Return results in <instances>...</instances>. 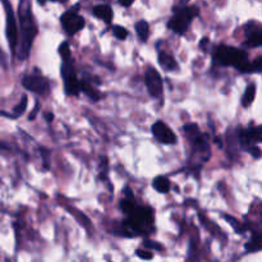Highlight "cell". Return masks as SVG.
<instances>
[{
	"label": "cell",
	"mask_w": 262,
	"mask_h": 262,
	"mask_svg": "<svg viewBox=\"0 0 262 262\" xmlns=\"http://www.w3.org/2000/svg\"><path fill=\"white\" fill-rule=\"evenodd\" d=\"M246 249L248 252H255V251L262 249V232L253 234L252 239L246 244Z\"/></svg>",
	"instance_id": "obj_18"
},
{
	"label": "cell",
	"mask_w": 262,
	"mask_h": 262,
	"mask_svg": "<svg viewBox=\"0 0 262 262\" xmlns=\"http://www.w3.org/2000/svg\"><path fill=\"white\" fill-rule=\"evenodd\" d=\"M159 64L167 72H171V71H175L178 68V64L175 62V59H174V56L164 51H161L159 54Z\"/></svg>",
	"instance_id": "obj_13"
},
{
	"label": "cell",
	"mask_w": 262,
	"mask_h": 262,
	"mask_svg": "<svg viewBox=\"0 0 262 262\" xmlns=\"http://www.w3.org/2000/svg\"><path fill=\"white\" fill-rule=\"evenodd\" d=\"M136 255H137L138 257H140V259L146 260V261L154 259V255H152V252H151V251H143V249H137V251H136Z\"/></svg>",
	"instance_id": "obj_28"
},
{
	"label": "cell",
	"mask_w": 262,
	"mask_h": 262,
	"mask_svg": "<svg viewBox=\"0 0 262 262\" xmlns=\"http://www.w3.org/2000/svg\"><path fill=\"white\" fill-rule=\"evenodd\" d=\"M52 1H60V3H64V1H67V0H52Z\"/></svg>",
	"instance_id": "obj_35"
},
{
	"label": "cell",
	"mask_w": 262,
	"mask_h": 262,
	"mask_svg": "<svg viewBox=\"0 0 262 262\" xmlns=\"http://www.w3.org/2000/svg\"><path fill=\"white\" fill-rule=\"evenodd\" d=\"M40 108H41V105H40L39 102H36V105H35V108H33L32 113H31V115H30V120H33V119L36 118V114L40 110Z\"/></svg>",
	"instance_id": "obj_31"
},
{
	"label": "cell",
	"mask_w": 262,
	"mask_h": 262,
	"mask_svg": "<svg viewBox=\"0 0 262 262\" xmlns=\"http://www.w3.org/2000/svg\"><path fill=\"white\" fill-rule=\"evenodd\" d=\"M152 133L156 137V140L161 143L165 144H174L177 143V136L174 135V132L171 131L170 128L165 124L164 121H156L152 124Z\"/></svg>",
	"instance_id": "obj_10"
},
{
	"label": "cell",
	"mask_w": 262,
	"mask_h": 262,
	"mask_svg": "<svg viewBox=\"0 0 262 262\" xmlns=\"http://www.w3.org/2000/svg\"><path fill=\"white\" fill-rule=\"evenodd\" d=\"M113 33H114V36L118 40H124V39H127V36H128V31L125 30L124 27H120V26L113 27Z\"/></svg>",
	"instance_id": "obj_26"
},
{
	"label": "cell",
	"mask_w": 262,
	"mask_h": 262,
	"mask_svg": "<svg viewBox=\"0 0 262 262\" xmlns=\"http://www.w3.org/2000/svg\"><path fill=\"white\" fill-rule=\"evenodd\" d=\"M27 101H28V98H27V96L23 95L22 97H21L20 104L17 105V106H14L13 113H12V114H8V113L0 112V115H4V117H8V118H13V119L18 118V117H21V115H22L23 113L26 112Z\"/></svg>",
	"instance_id": "obj_15"
},
{
	"label": "cell",
	"mask_w": 262,
	"mask_h": 262,
	"mask_svg": "<svg viewBox=\"0 0 262 262\" xmlns=\"http://www.w3.org/2000/svg\"><path fill=\"white\" fill-rule=\"evenodd\" d=\"M255 96H256V86L252 83V85H249L248 87H247L246 92H244V95H243L242 98L243 106H244V108H248L249 105L253 102V100H255Z\"/></svg>",
	"instance_id": "obj_21"
},
{
	"label": "cell",
	"mask_w": 262,
	"mask_h": 262,
	"mask_svg": "<svg viewBox=\"0 0 262 262\" xmlns=\"http://www.w3.org/2000/svg\"><path fill=\"white\" fill-rule=\"evenodd\" d=\"M123 193H124V198L120 201V209L123 213L131 215V214L135 211L136 207H137L135 194H133V191L129 187H125L124 190H123Z\"/></svg>",
	"instance_id": "obj_11"
},
{
	"label": "cell",
	"mask_w": 262,
	"mask_h": 262,
	"mask_svg": "<svg viewBox=\"0 0 262 262\" xmlns=\"http://www.w3.org/2000/svg\"><path fill=\"white\" fill-rule=\"evenodd\" d=\"M81 91H82L85 95L89 96L91 100H94V101H98L100 97H101L100 92L96 89H94L89 82H85V81H81Z\"/></svg>",
	"instance_id": "obj_20"
},
{
	"label": "cell",
	"mask_w": 262,
	"mask_h": 262,
	"mask_svg": "<svg viewBox=\"0 0 262 262\" xmlns=\"http://www.w3.org/2000/svg\"><path fill=\"white\" fill-rule=\"evenodd\" d=\"M62 77L64 79V90L69 96H77L81 90V82L75 77L74 68L72 63H63L62 66Z\"/></svg>",
	"instance_id": "obj_7"
},
{
	"label": "cell",
	"mask_w": 262,
	"mask_h": 262,
	"mask_svg": "<svg viewBox=\"0 0 262 262\" xmlns=\"http://www.w3.org/2000/svg\"><path fill=\"white\" fill-rule=\"evenodd\" d=\"M60 22H62L64 31L68 35H71V36L79 32L85 27V20L79 14L75 13V12H72V10H69V12H66V13L63 14L62 18H60Z\"/></svg>",
	"instance_id": "obj_8"
},
{
	"label": "cell",
	"mask_w": 262,
	"mask_h": 262,
	"mask_svg": "<svg viewBox=\"0 0 262 262\" xmlns=\"http://www.w3.org/2000/svg\"><path fill=\"white\" fill-rule=\"evenodd\" d=\"M40 152H41V156H43L44 169L48 170V169H50V151L45 147H40Z\"/></svg>",
	"instance_id": "obj_27"
},
{
	"label": "cell",
	"mask_w": 262,
	"mask_h": 262,
	"mask_svg": "<svg viewBox=\"0 0 262 262\" xmlns=\"http://www.w3.org/2000/svg\"><path fill=\"white\" fill-rule=\"evenodd\" d=\"M188 1H190V0H182V3H184V4L188 3Z\"/></svg>",
	"instance_id": "obj_36"
},
{
	"label": "cell",
	"mask_w": 262,
	"mask_h": 262,
	"mask_svg": "<svg viewBox=\"0 0 262 262\" xmlns=\"http://www.w3.org/2000/svg\"><path fill=\"white\" fill-rule=\"evenodd\" d=\"M94 14L97 18L104 21L105 23H112L113 21V9L106 4H100L94 8Z\"/></svg>",
	"instance_id": "obj_14"
},
{
	"label": "cell",
	"mask_w": 262,
	"mask_h": 262,
	"mask_svg": "<svg viewBox=\"0 0 262 262\" xmlns=\"http://www.w3.org/2000/svg\"><path fill=\"white\" fill-rule=\"evenodd\" d=\"M45 118H46V120H48V121H51L52 118H54V115H52L51 113H49V114L45 115Z\"/></svg>",
	"instance_id": "obj_33"
},
{
	"label": "cell",
	"mask_w": 262,
	"mask_h": 262,
	"mask_svg": "<svg viewBox=\"0 0 262 262\" xmlns=\"http://www.w3.org/2000/svg\"><path fill=\"white\" fill-rule=\"evenodd\" d=\"M224 219H225L226 221H228V223H229L230 225H232L233 228H234V229H236L237 233H243L244 230H246V228H244V226H243L242 224H240L239 221H238V220L234 219V217L229 216V215H224Z\"/></svg>",
	"instance_id": "obj_24"
},
{
	"label": "cell",
	"mask_w": 262,
	"mask_h": 262,
	"mask_svg": "<svg viewBox=\"0 0 262 262\" xmlns=\"http://www.w3.org/2000/svg\"><path fill=\"white\" fill-rule=\"evenodd\" d=\"M244 45L248 48H257L262 45V28L261 27H253L247 30V40Z\"/></svg>",
	"instance_id": "obj_12"
},
{
	"label": "cell",
	"mask_w": 262,
	"mask_h": 262,
	"mask_svg": "<svg viewBox=\"0 0 262 262\" xmlns=\"http://www.w3.org/2000/svg\"><path fill=\"white\" fill-rule=\"evenodd\" d=\"M184 132H186V135L188 136V138L190 140H192V138L197 137V136L200 135V131H198V127H197V124H186L183 127Z\"/></svg>",
	"instance_id": "obj_25"
},
{
	"label": "cell",
	"mask_w": 262,
	"mask_h": 262,
	"mask_svg": "<svg viewBox=\"0 0 262 262\" xmlns=\"http://www.w3.org/2000/svg\"><path fill=\"white\" fill-rule=\"evenodd\" d=\"M4 8H5V14H7V39L8 43H9L12 55H14L17 48H18V26H17L13 9L10 7L8 0H4Z\"/></svg>",
	"instance_id": "obj_6"
},
{
	"label": "cell",
	"mask_w": 262,
	"mask_h": 262,
	"mask_svg": "<svg viewBox=\"0 0 262 262\" xmlns=\"http://www.w3.org/2000/svg\"><path fill=\"white\" fill-rule=\"evenodd\" d=\"M143 246L147 247V248H150V249H156V251H161V249H163V246H161L160 243L154 242V240H148V239L143 240Z\"/></svg>",
	"instance_id": "obj_29"
},
{
	"label": "cell",
	"mask_w": 262,
	"mask_h": 262,
	"mask_svg": "<svg viewBox=\"0 0 262 262\" xmlns=\"http://www.w3.org/2000/svg\"><path fill=\"white\" fill-rule=\"evenodd\" d=\"M136 32H137L138 37L141 41L146 43L148 40V35H150V27L146 21H140L136 23Z\"/></svg>",
	"instance_id": "obj_19"
},
{
	"label": "cell",
	"mask_w": 262,
	"mask_h": 262,
	"mask_svg": "<svg viewBox=\"0 0 262 262\" xmlns=\"http://www.w3.org/2000/svg\"><path fill=\"white\" fill-rule=\"evenodd\" d=\"M0 62H4V54L1 51V49H0Z\"/></svg>",
	"instance_id": "obj_34"
},
{
	"label": "cell",
	"mask_w": 262,
	"mask_h": 262,
	"mask_svg": "<svg viewBox=\"0 0 262 262\" xmlns=\"http://www.w3.org/2000/svg\"><path fill=\"white\" fill-rule=\"evenodd\" d=\"M40 3H45V0H40Z\"/></svg>",
	"instance_id": "obj_38"
},
{
	"label": "cell",
	"mask_w": 262,
	"mask_h": 262,
	"mask_svg": "<svg viewBox=\"0 0 262 262\" xmlns=\"http://www.w3.org/2000/svg\"><path fill=\"white\" fill-rule=\"evenodd\" d=\"M152 187L159 193H167L170 191V182L165 177H156L152 182Z\"/></svg>",
	"instance_id": "obj_16"
},
{
	"label": "cell",
	"mask_w": 262,
	"mask_h": 262,
	"mask_svg": "<svg viewBox=\"0 0 262 262\" xmlns=\"http://www.w3.org/2000/svg\"><path fill=\"white\" fill-rule=\"evenodd\" d=\"M198 16V8L197 7H184L175 10L174 16L167 23V27L178 35H183L188 30L191 22L194 17Z\"/></svg>",
	"instance_id": "obj_4"
},
{
	"label": "cell",
	"mask_w": 262,
	"mask_h": 262,
	"mask_svg": "<svg viewBox=\"0 0 262 262\" xmlns=\"http://www.w3.org/2000/svg\"><path fill=\"white\" fill-rule=\"evenodd\" d=\"M248 151L251 152V155H252L255 159H260V157H262V151L260 150L257 146H251V147L248 148Z\"/></svg>",
	"instance_id": "obj_30"
},
{
	"label": "cell",
	"mask_w": 262,
	"mask_h": 262,
	"mask_svg": "<svg viewBox=\"0 0 262 262\" xmlns=\"http://www.w3.org/2000/svg\"><path fill=\"white\" fill-rule=\"evenodd\" d=\"M144 83L152 97H160L163 94V78L155 68H148L144 73Z\"/></svg>",
	"instance_id": "obj_9"
},
{
	"label": "cell",
	"mask_w": 262,
	"mask_h": 262,
	"mask_svg": "<svg viewBox=\"0 0 262 262\" xmlns=\"http://www.w3.org/2000/svg\"><path fill=\"white\" fill-rule=\"evenodd\" d=\"M101 1H105V3H109L110 0H101Z\"/></svg>",
	"instance_id": "obj_37"
},
{
	"label": "cell",
	"mask_w": 262,
	"mask_h": 262,
	"mask_svg": "<svg viewBox=\"0 0 262 262\" xmlns=\"http://www.w3.org/2000/svg\"><path fill=\"white\" fill-rule=\"evenodd\" d=\"M23 87L33 94H39V95H46L50 90L49 81L41 75L39 69H35L33 74L26 75L22 81Z\"/></svg>",
	"instance_id": "obj_5"
},
{
	"label": "cell",
	"mask_w": 262,
	"mask_h": 262,
	"mask_svg": "<svg viewBox=\"0 0 262 262\" xmlns=\"http://www.w3.org/2000/svg\"><path fill=\"white\" fill-rule=\"evenodd\" d=\"M108 171H109V161L106 156L100 157V179L108 182Z\"/></svg>",
	"instance_id": "obj_22"
},
{
	"label": "cell",
	"mask_w": 262,
	"mask_h": 262,
	"mask_svg": "<svg viewBox=\"0 0 262 262\" xmlns=\"http://www.w3.org/2000/svg\"><path fill=\"white\" fill-rule=\"evenodd\" d=\"M243 73H257L262 72V58H257L255 62L249 63L247 62L246 64H243L239 69Z\"/></svg>",
	"instance_id": "obj_17"
},
{
	"label": "cell",
	"mask_w": 262,
	"mask_h": 262,
	"mask_svg": "<svg viewBox=\"0 0 262 262\" xmlns=\"http://www.w3.org/2000/svg\"><path fill=\"white\" fill-rule=\"evenodd\" d=\"M135 0H119V4H121L123 7H131Z\"/></svg>",
	"instance_id": "obj_32"
},
{
	"label": "cell",
	"mask_w": 262,
	"mask_h": 262,
	"mask_svg": "<svg viewBox=\"0 0 262 262\" xmlns=\"http://www.w3.org/2000/svg\"><path fill=\"white\" fill-rule=\"evenodd\" d=\"M5 262H10V261H9V260H8V259H7V260H5Z\"/></svg>",
	"instance_id": "obj_39"
},
{
	"label": "cell",
	"mask_w": 262,
	"mask_h": 262,
	"mask_svg": "<svg viewBox=\"0 0 262 262\" xmlns=\"http://www.w3.org/2000/svg\"><path fill=\"white\" fill-rule=\"evenodd\" d=\"M59 54L62 56V59L64 63L71 62V48H69L68 43H62L59 46Z\"/></svg>",
	"instance_id": "obj_23"
},
{
	"label": "cell",
	"mask_w": 262,
	"mask_h": 262,
	"mask_svg": "<svg viewBox=\"0 0 262 262\" xmlns=\"http://www.w3.org/2000/svg\"><path fill=\"white\" fill-rule=\"evenodd\" d=\"M214 58L219 64L225 67H236L238 71L243 64L248 62V55L244 50H239L232 46L220 45L217 46L214 54Z\"/></svg>",
	"instance_id": "obj_3"
},
{
	"label": "cell",
	"mask_w": 262,
	"mask_h": 262,
	"mask_svg": "<svg viewBox=\"0 0 262 262\" xmlns=\"http://www.w3.org/2000/svg\"><path fill=\"white\" fill-rule=\"evenodd\" d=\"M154 230V210L137 206L123 223V236L137 237L150 234Z\"/></svg>",
	"instance_id": "obj_2"
},
{
	"label": "cell",
	"mask_w": 262,
	"mask_h": 262,
	"mask_svg": "<svg viewBox=\"0 0 262 262\" xmlns=\"http://www.w3.org/2000/svg\"><path fill=\"white\" fill-rule=\"evenodd\" d=\"M18 16H20L21 24V40L18 41L20 44H18L17 56L20 60H24L30 56L33 40L37 35V27L31 12L30 0H21Z\"/></svg>",
	"instance_id": "obj_1"
}]
</instances>
